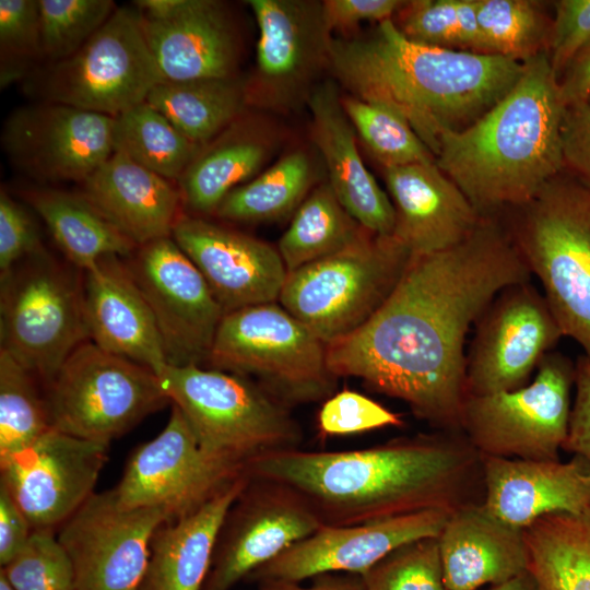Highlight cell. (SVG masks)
<instances>
[{
    "label": "cell",
    "instance_id": "1",
    "mask_svg": "<svg viewBox=\"0 0 590 590\" xmlns=\"http://www.w3.org/2000/svg\"><path fill=\"white\" fill-rule=\"evenodd\" d=\"M531 273L505 226L482 216L458 245L413 255L382 306L327 345L335 377H356L439 430L461 432L465 337L505 287Z\"/></svg>",
    "mask_w": 590,
    "mask_h": 590
},
{
    "label": "cell",
    "instance_id": "2",
    "mask_svg": "<svg viewBox=\"0 0 590 590\" xmlns=\"http://www.w3.org/2000/svg\"><path fill=\"white\" fill-rule=\"evenodd\" d=\"M246 472L297 491L322 524L353 526L474 502L482 459L462 432L439 430L362 449L274 452Z\"/></svg>",
    "mask_w": 590,
    "mask_h": 590
},
{
    "label": "cell",
    "instance_id": "3",
    "mask_svg": "<svg viewBox=\"0 0 590 590\" xmlns=\"http://www.w3.org/2000/svg\"><path fill=\"white\" fill-rule=\"evenodd\" d=\"M524 63L414 43L393 19L333 38L329 70L350 95L402 115L436 155L440 138L472 125L517 83Z\"/></svg>",
    "mask_w": 590,
    "mask_h": 590
},
{
    "label": "cell",
    "instance_id": "4",
    "mask_svg": "<svg viewBox=\"0 0 590 590\" xmlns=\"http://www.w3.org/2000/svg\"><path fill=\"white\" fill-rule=\"evenodd\" d=\"M566 109L543 51L524 62L514 87L483 116L440 138L436 164L481 216L523 205L564 168Z\"/></svg>",
    "mask_w": 590,
    "mask_h": 590
},
{
    "label": "cell",
    "instance_id": "5",
    "mask_svg": "<svg viewBox=\"0 0 590 590\" xmlns=\"http://www.w3.org/2000/svg\"><path fill=\"white\" fill-rule=\"evenodd\" d=\"M512 210V243L542 284L564 337L590 359V189L559 174Z\"/></svg>",
    "mask_w": 590,
    "mask_h": 590
},
{
    "label": "cell",
    "instance_id": "6",
    "mask_svg": "<svg viewBox=\"0 0 590 590\" xmlns=\"http://www.w3.org/2000/svg\"><path fill=\"white\" fill-rule=\"evenodd\" d=\"M161 387L208 452L248 463L299 449L304 432L291 409L252 380L198 365L166 364Z\"/></svg>",
    "mask_w": 590,
    "mask_h": 590
},
{
    "label": "cell",
    "instance_id": "7",
    "mask_svg": "<svg viewBox=\"0 0 590 590\" xmlns=\"http://www.w3.org/2000/svg\"><path fill=\"white\" fill-rule=\"evenodd\" d=\"M206 365L252 380L290 409L338 388L327 345L276 302L224 314Z\"/></svg>",
    "mask_w": 590,
    "mask_h": 590
},
{
    "label": "cell",
    "instance_id": "8",
    "mask_svg": "<svg viewBox=\"0 0 590 590\" xmlns=\"http://www.w3.org/2000/svg\"><path fill=\"white\" fill-rule=\"evenodd\" d=\"M412 256L393 235L365 228L344 249L288 272L280 305L328 345L382 306Z\"/></svg>",
    "mask_w": 590,
    "mask_h": 590
},
{
    "label": "cell",
    "instance_id": "9",
    "mask_svg": "<svg viewBox=\"0 0 590 590\" xmlns=\"http://www.w3.org/2000/svg\"><path fill=\"white\" fill-rule=\"evenodd\" d=\"M72 268L44 250L0 278V349L45 387L90 340L82 275Z\"/></svg>",
    "mask_w": 590,
    "mask_h": 590
},
{
    "label": "cell",
    "instance_id": "10",
    "mask_svg": "<svg viewBox=\"0 0 590 590\" xmlns=\"http://www.w3.org/2000/svg\"><path fill=\"white\" fill-rule=\"evenodd\" d=\"M54 428L109 445L170 401L149 367L80 344L46 387Z\"/></svg>",
    "mask_w": 590,
    "mask_h": 590
},
{
    "label": "cell",
    "instance_id": "11",
    "mask_svg": "<svg viewBox=\"0 0 590 590\" xmlns=\"http://www.w3.org/2000/svg\"><path fill=\"white\" fill-rule=\"evenodd\" d=\"M575 364L551 351L526 386L467 396L461 432L483 457L557 460L568 434Z\"/></svg>",
    "mask_w": 590,
    "mask_h": 590
},
{
    "label": "cell",
    "instance_id": "12",
    "mask_svg": "<svg viewBox=\"0 0 590 590\" xmlns=\"http://www.w3.org/2000/svg\"><path fill=\"white\" fill-rule=\"evenodd\" d=\"M163 81L139 12L122 7L76 52L51 64L43 92L48 103L117 117Z\"/></svg>",
    "mask_w": 590,
    "mask_h": 590
},
{
    "label": "cell",
    "instance_id": "13",
    "mask_svg": "<svg viewBox=\"0 0 590 590\" xmlns=\"http://www.w3.org/2000/svg\"><path fill=\"white\" fill-rule=\"evenodd\" d=\"M246 464L202 449L181 411L172 404L164 429L133 450L114 491L123 507L160 508L176 520L245 475Z\"/></svg>",
    "mask_w": 590,
    "mask_h": 590
},
{
    "label": "cell",
    "instance_id": "14",
    "mask_svg": "<svg viewBox=\"0 0 590 590\" xmlns=\"http://www.w3.org/2000/svg\"><path fill=\"white\" fill-rule=\"evenodd\" d=\"M259 31L256 67L246 83L247 104L287 113L307 104L324 69L332 36L322 1L249 0Z\"/></svg>",
    "mask_w": 590,
    "mask_h": 590
},
{
    "label": "cell",
    "instance_id": "15",
    "mask_svg": "<svg viewBox=\"0 0 590 590\" xmlns=\"http://www.w3.org/2000/svg\"><path fill=\"white\" fill-rule=\"evenodd\" d=\"M564 337L531 281L503 288L475 322L467 354V396L519 389Z\"/></svg>",
    "mask_w": 590,
    "mask_h": 590
},
{
    "label": "cell",
    "instance_id": "16",
    "mask_svg": "<svg viewBox=\"0 0 590 590\" xmlns=\"http://www.w3.org/2000/svg\"><path fill=\"white\" fill-rule=\"evenodd\" d=\"M156 322L167 364H206L224 310L173 237L138 247L125 258Z\"/></svg>",
    "mask_w": 590,
    "mask_h": 590
},
{
    "label": "cell",
    "instance_id": "17",
    "mask_svg": "<svg viewBox=\"0 0 590 590\" xmlns=\"http://www.w3.org/2000/svg\"><path fill=\"white\" fill-rule=\"evenodd\" d=\"M168 515L123 507L113 489L93 493L56 532L79 590H139L156 529Z\"/></svg>",
    "mask_w": 590,
    "mask_h": 590
},
{
    "label": "cell",
    "instance_id": "18",
    "mask_svg": "<svg viewBox=\"0 0 590 590\" xmlns=\"http://www.w3.org/2000/svg\"><path fill=\"white\" fill-rule=\"evenodd\" d=\"M321 526L297 491L249 476L223 521L202 590L232 589Z\"/></svg>",
    "mask_w": 590,
    "mask_h": 590
},
{
    "label": "cell",
    "instance_id": "19",
    "mask_svg": "<svg viewBox=\"0 0 590 590\" xmlns=\"http://www.w3.org/2000/svg\"><path fill=\"white\" fill-rule=\"evenodd\" d=\"M109 445L50 428L0 461L2 485L33 531L56 532L93 494Z\"/></svg>",
    "mask_w": 590,
    "mask_h": 590
},
{
    "label": "cell",
    "instance_id": "20",
    "mask_svg": "<svg viewBox=\"0 0 590 590\" xmlns=\"http://www.w3.org/2000/svg\"><path fill=\"white\" fill-rule=\"evenodd\" d=\"M2 138L15 165L47 181L82 184L115 152L114 117L56 103L14 111Z\"/></svg>",
    "mask_w": 590,
    "mask_h": 590
},
{
    "label": "cell",
    "instance_id": "21",
    "mask_svg": "<svg viewBox=\"0 0 590 590\" xmlns=\"http://www.w3.org/2000/svg\"><path fill=\"white\" fill-rule=\"evenodd\" d=\"M449 509H429L353 526H321L246 579L303 582L322 574L363 576L396 548L423 538H437Z\"/></svg>",
    "mask_w": 590,
    "mask_h": 590
},
{
    "label": "cell",
    "instance_id": "22",
    "mask_svg": "<svg viewBox=\"0 0 590 590\" xmlns=\"http://www.w3.org/2000/svg\"><path fill=\"white\" fill-rule=\"evenodd\" d=\"M135 5L165 81L235 76L239 42L223 3L140 0Z\"/></svg>",
    "mask_w": 590,
    "mask_h": 590
},
{
    "label": "cell",
    "instance_id": "23",
    "mask_svg": "<svg viewBox=\"0 0 590 590\" xmlns=\"http://www.w3.org/2000/svg\"><path fill=\"white\" fill-rule=\"evenodd\" d=\"M172 237L199 269L225 314L279 300L287 270L268 243L185 213Z\"/></svg>",
    "mask_w": 590,
    "mask_h": 590
},
{
    "label": "cell",
    "instance_id": "24",
    "mask_svg": "<svg viewBox=\"0 0 590 590\" xmlns=\"http://www.w3.org/2000/svg\"><path fill=\"white\" fill-rule=\"evenodd\" d=\"M484 505L506 523L527 529L555 512L590 504V463L579 456L557 460L483 457Z\"/></svg>",
    "mask_w": 590,
    "mask_h": 590
},
{
    "label": "cell",
    "instance_id": "25",
    "mask_svg": "<svg viewBox=\"0 0 590 590\" xmlns=\"http://www.w3.org/2000/svg\"><path fill=\"white\" fill-rule=\"evenodd\" d=\"M384 176L396 212L393 236L412 255L458 245L482 219L436 162L385 168Z\"/></svg>",
    "mask_w": 590,
    "mask_h": 590
},
{
    "label": "cell",
    "instance_id": "26",
    "mask_svg": "<svg viewBox=\"0 0 590 590\" xmlns=\"http://www.w3.org/2000/svg\"><path fill=\"white\" fill-rule=\"evenodd\" d=\"M90 340L157 374L167 364L153 314L125 258L109 255L82 271Z\"/></svg>",
    "mask_w": 590,
    "mask_h": 590
},
{
    "label": "cell",
    "instance_id": "27",
    "mask_svg": "<svg viewBox=\"0 0 590 590\" xmlns=\"http://www.w3.org/2000/svg\"><path fill=\"white\" fill-rule=\"evenodd\" d=\"M307 106L311 114V138L324 162L328 184L340 203L367 231L393 235V204L364 164L337 82H319Z\"/></svg>",
    "mask_w": 590,
    "mask_h": 590
},
{
    "label": "cell",
    "instance_id": "28",
    "mask_svg": "<svg viewBox=\"0 0 590 590\" xmlns=\"http://www.w3.org/2000/svg\"><path fill=\"white\" fill-rule=\"evenodd\" d=\"M437 541L448 590L499 585L530 567L524 530L496 517L483 500L455 508Z\"/></svg>",
    "mask_w": 590,
    "mask_h": 590
},
{
    "label": "cell",
    "instance_id": "29",
    "mask_svg": "<svg viewBox=\"0 0 590 590\" xmlns=\"http://www.w3.org/2000/svg\"><path fill=\"white\" fill-rule=\"evenodd\" d=\"M81 194L138 247L172 237L182 214L178 186L114 154L82 182Z\"/></svg>",
    "mask_w": 590,
    "mask_h": 590
},
{
    "label": "cell",
    "instance_id": "30",
    "mask_svg": "<svg viewBox=\"0 0 590 590\" xmlns=\"http://www.w3.org/2000/svg\"><path fill=\"white\" fill-rule=\"evenodd\" d=\"M248 481L246 473L194 512L162 523L139 590H202L223 521Z\"/></svg>",
    "mask_w": 590,
    "mask_h": 590
},
{
    "label": "cell",
    "instance_id": "31",
    "mask_svg": "<svg viewBox=\"0 0 590 590\" xmlns=\"http://www.w3.org/2000/svg\"><path fill=\"white\" fill-rule=\"evenodd\" d=\"M268 127L241 116L201 148L177 180L182 206L200 214H214L235 188L260 174L276 148Z\"/></svg>",
    "mask_w": 590,
    "mask_h": 590
},
{
    "label": "cell",
    "instance_id": "32",
    "mask_svg": "<svg viewBox=\"0 0 590 590\" xmlns=\"http://www.w3.org/2000/svg\"><path fill=\"white\" fill-rule=\"evenodd\" d=\"M25 199L43 219L68 262L85 271L101 258H127L138 248L81 193L30 190Z\"/></svg>",
    "mask_w": 590,
    "mask_h": 590
},
{
    "label": "cell",
    "instance_id": "33",
    "mask_svg": "<svg viewBox=\"0 0 590 590\" xmlns=\"http://www.w3.org/2000/svg\"><path fill=\"white\" fill-rule=\"evenodd\" d=\"M145 102L203 146L240 117L247 104L246 83L236 76L163 81Z\"/></svg>",
    "mask_w": 590,
    "mask_h": 590
},
{
    "label": "cell",
    "instance_id": "34",
    "mask_svg": "<svg viewBox=\"0 0 590 590\" xmlns=\"http://www.w3.org/2000/svg\"><path fill=\"white\" fill-rule=\"evenodd\" d=\"M529 570L545 590H590V504L546 515L524 529Z\"/></svg>",
    "mask_w": 590,
    "mask_h": 590
},
{
    "label": "cell",
    "instance_id": "35",
    "mask_svg": "<svg viewBox=\"0 0 590 590\" xmlns=\"http://www.w3.org/2000/svg\"><path fill=\"white\" fill-rule=\"evenodd\" d=\"M314 161L303 149L284 154L248 182L232 190L215 215L236 222H270L295 212L315 188Z\"/></svg>",
    "mask_w": 590,
    "mask_h": 590
},
{
    "label": "cell",
    "instance_id": "36",
    "mask_svg": "<svg viewBox=\"0 0 590 590\" xmlns=\"http://www.w3.org/2000/svg\"><path fill=\"white\" fill-rule=\"evenodd\" d=\"M364 229L343 208L330 185L323 182L294 212L278 251L288 273L344 249Z\"/></svg>",
    "mask_w": 590,
    "mask_h": 590
},
{
    "label": "cell",
    "instance_id": "37",
    "mask_svg": "<svg viewBox=\"0 0 590 590\" xmlns=\"http://www.w3.org/2000/svg\"><path fill=\"white\" fill-rule=\"evenodd\" d=\"M201 148L146 102L114 117L115 152L168 180H178Z\"/></svg>",
    "mask_w": 590,
    "mask_h": 590
},
{
    "label": "cell",
    "instance_id": "38",
    "mask_svg": "<svg viewBox=\"0 0 590 590\" xmlns=\"http://www.w3.org/2000/svg\"><path fill=\"white\" fill-rule=\"evenodd\" d=\"M483 54L524 63L547 51L552 21L533 0H476Z\"/></svg>",
    "mask_w": 590,
    "mask_h": 590
},
{
    "label": "cell",
    "instance_id": "39",
    "mask_svg": "<svg viewBox=\"0 0 590 590\" xmlns=\"http://www.w3.org/2000/svg\"><path fill=\"white\" fill-rule=\"evenodd\" d=\"M39 380L0 349V461L28 447L52 428Z\"/></svg>",
    "mask_w": 590,
    "mask_h": 590
},
{
    "label": "cell",
    "instance_id": "40",
    "mask_svg": "<svg viewBox=\"0 0 590 590\" xmlns=\"http://www.w3.org/2000/svg\"><path fill=\"white\" fill-rule=\"evenodd\" d=\"M341 102L355 133L384 169L436 162L409 121L396 110L350 94L341 96Z\"/></svg>",
    "mask_w": 590,
    "mask_h": 590
},
{
    "label": "cell",
    "instance_id": "41",
    "mask_svg": "<svg viewBox=\"0 0 590 590\" xmlns=\"http://www.w3.org/2000/svg\"><path fill=\"white\" fill-rule=\"evenodd\" d=\"M116 9L111 0H39L42 56L51 63L72 56Z\"/></svg>",
    "mask_w": 590,
    "mask_h": 590
},
{
    "label": "cell",
    "instance_id": "42",
    "mask_svg": "<svg viewBox=\"0 0 590 590\" xmlns=\"http://www.w3.org/2000/svg\"><path fill=\"white\" fill-rule=\"evenodd\" d=\"M366 590H448L437 538L396 548L363 576Z\"/></svg>",
    "mask_w": 590,
    "mask_h": 590
},
{
    "label": "cell",
    "instance_id": "43",
    "mask_svg": "<svg viewBox=\"0 0 590 590\" xmlns=\"http://www.w3.org/2000/svg\"><path fill=\"white\" fill-rule=\"evenodd\" d=\"M0 571L15 590H79L72 563L54 531H33Z\"/></svg>",
    "mask_w": 590,
    "mask_h": 590
},
{
    "label": "cell",
    "instance_id": "44",
    "mask_svg": "<svg viewBox=\"0 0 590 590\" xmlns=\"http://www.w3.org/2000/svg\"><path fill=\"white\" fill-rule=\"evenodd\" d=\"M0 48L3 86L42 57L39 0L0 1Z\"/></svg>",
    "mask_w": 590,
    "mask_h": 590
},
{
    "label": "cell",
    "instance_id": "45",
    "mask_svg": "<svg viewBox=\"0 0 590 590\" xmlns=\"http://www.w3.org/2000/svg\"><path fill=\"white\" fill-rule=\"evenodd\" d=\"M399 414L352 390L337 391L322 402L317 426L320 437L347 436L386 426H400Z\"/></svg>",
    "mask_w": 590,
    "mask_h": 590
},
{
    "label": "cell",
    "instance_id": "46",
    "mask_svg": "<svg viewBox=\"0 0 590 590\" xmlns=\"http://www.w3.org/2000/svg\"><path fill=\"white\" fill-rule=\"evenodd\" d=\"M394 21L410 40L430 47L460 50L457 0H412Z\"/></svg>",
    "mask_w": 590,
    "mask_h": 590
},
{
    "label": "cell",
    "instance_id": "47",
    "mask_svg": "<svg viewBox=\"0 0 590 590\" xmlns=\"http://www.w3.org/2000/svg\"><path fill=\"white\" fill-rule=\"evenodd\" d=\"M548 60L559 79L577 54L590 43V0L553 2Z\"/></svg>",
    "mask_w": 590,
    "mask_h": 590
},
{
    "label": "cell",
    "instance_id": "48",
    "mask_svg": "<svg viewBox=\"0 0 590 590\" xmlns=\"http://www.w3.org/2000/svg\"><path fill=\"white\" fill-rule=\"evenodd\" d=\"M45 250L28 212L3 189L0 193V278Z\"/></svg>",
    "mask_w": 590,
    "mask_h": 590
},
{
    "label": "cell",
    "instance_id": "49",
    "mask_svg": "<svg viewBox=\"0 0 590 590\" xmlns=\"http://www.w3.org/2000/svg\"><path fill=\"white\" fill-rule=\"evenodd\" d=\"M564 168L590 189V104L568 106L562 128Z\"/></svg>",
    "mask_w": 590,
    "mask_h": 590
},
{
    "label": "cell",
    "instance_id": "50",
    "mask_svg": "<svg viewBox=\"0 0 590 590\" xmlns=\"http://www.w3.org/2000/svg\"><path fill=\"white\" fill-rule=\"evenodd\" d=\"M405 4L400 0H324L322 16L330 33L345 31L361 22L377 24L392 20Z\"/></svg>",
    "mask_w": 590,
    "mask_h": 590
},
{
    "label": "cell",
    "instance_id": "51",
    "mask_svg": "<svg viewBox=\"0 0 590 590\" xmlns=\"http://www.w3.org/2000/svg\"><path fill=\"white\" fill-rule=\"evenodd\" d=\"M575 371L576 397L563 449L590 463V359L586 355L578 357Z\"/></svg>",
    "mask_w": 590,
    "mask_h": 590
},
{
    "label": "cell",
    "instance_id": "52",
    "mask_svg": "<svg viewBox=\"0 0 590 590\" xmlns=\"http://www.w3.org/2000/svg\"><path fill=\"white\" fill-rule=\"evenodd\" d=\"M33 528L12 499L8 491L0 485V565L11 562L25 546Z\"/></svg>",
    "mask_w": 590,
    "mask_h": 590
},
{
    "label": "cell",
    "instance_id": "53",
    "mask_svg": "<svg viewBox=\"0 0 590 590\" xmlns=\"http://www.w3.org/2000/svg\"><path fill=\"white\" fill-rule=\"evenodd\" d=\"M558 85L567 107L587 102L590 95V43L568 64L558 79Z\"/></svg>",
    "mask_w": 590,
    "mask_h": 590
},
{
    "label": "cell",
    "instance_id": "54",
    "mask_svg": "<svg viewBox=\"0 0 590 590\" xmlns=\"http://www.w3.org/2000/svg\"><path fill=\"white\" fill-rule=\"evenodd\" d=\"M304 586L298 581L267 579L256 582L255 590H366L362 576L353 574H322Z\"/></svg>",
    "mask_w": 590,
    "mask_h": 590
},
{
    "label": "cell",
    "instance_id": "55",
    "mask_svg": "<svg viewBox=\"0 0 590 590\" xmlns=\"http://www.w3.org/2000/svg\"><path fill=\"white\" fill-rule=\"evenodd\" d=\"M457 19L460 50L483 54L476 0H457Z\"/></svg>",
    "mask_w": 590,
    "mask_h": 590
},
{
    "label": "cell",
    "instance_id": "56",
    "mask_svg": "<svg viewBox=\"0 0 590 590\" xmlns=\"http://www.w3.org/2000/svg\"><path fill=\"white\" fill-rule=\"evenodd\" d=\"M488 590H545L538 578L530 571H526L508 581L491 586Z\"/></svg>",
    "mask_w": 590,
    "mask_h": 590
},
{
    "label": "cell",
    "instance_id": "57",
    "mask_svg": "<svg viewBox=\"0 0 590 590\" xmlns=\"http://www.w3.org/2000/svg\"><path fill=\"white\" fill-rule=\"evenodd\" d=\"M0 590H15L0 571Z\"/></svg>",
    "mask_w": 590,
    "mask_h": 590
},
{
    "label": "cell",
    "instance_id": "58",
    "mask_svg": "<svg viewBox=\"0 0 590 590\" xmlns=\"http://www.w3.org/2000/svg\"><path fill=\"white\" fill-rule=\"evenodd\" d=\"M587 102H588V103L590 104V95H589V97H588Z\"/></svg>",
    "mask_w": 590,
    "mask_h": 590
}]
</instances>
